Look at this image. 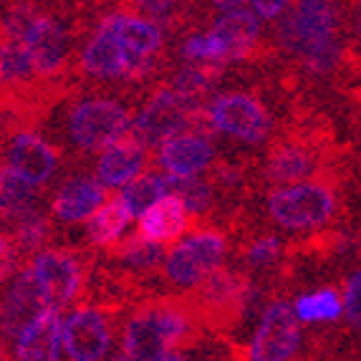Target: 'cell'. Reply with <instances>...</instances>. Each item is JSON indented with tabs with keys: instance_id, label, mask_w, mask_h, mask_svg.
Masks as SVG:
<instances>
[{
	"instance_id": "6da1fadb",
	"label": "cell",
	"mask_w": 361,
	"mask_h": 361,
	"mask_svg": "<svg viewBox=\"0 0 361 361\" xmlns=\"http://www.w3.org/2000/svg\"><path fill=\"white\" fill-rule=\"evenodd\" d=\"M197 311L192 303L157 301L139 306L121 331V359L177 361L187 341L197 331Z\"/></svg>"
},
{
	"instance_id": "7a4b0ae2",
	"label": "cell",
	"mask_w": 361,
	"mask_h": 361,
	"mask_svg": "<svg viewBox=\"0 0 361 361\" xmlns=\"http://www.w3.org/2000/svg\"><path fill=\"white\" fill-rule=\"evenodd\" d=\"M338 6L334 0H295L281 16L276 41L313 76L334 71L341 61Z\"/></svg>"
},
{
	"instance_id": "3957f363",
	"label": "cell",
	"mask_w": 361,
	"mask_h": 361,
	"mask_svg": "<svg viewBox=\"0 0 361 361\" xmlns=\"http://www.w3.org/2000/svg\"><path fill=\"white\" fill-rule=\"evenodd\" d=\"M260 20L255 11H225L207 33H195L182 46L185 61L200 63H233L247 59L258 46Z\"/></svg>"
},
{
	"instance_id": "277c9868",
	"label": "cell",
	"mask_w": 361,
	"mask_h": 361,
	"mask_svg": "<svg viewBox=\"0 0 361 361\" xmlns=\"http://www.w3.org/2000/svg\"><path fill=\"white\" fill-rule=\"evenodd\" d=\"M268 212L286 230H319L336 215V195L321 180H301L273 190Z\"/></svg>"
},
{
	"instance_id": "5b68a950",
	"label": "cell",
	"mask_w": 361,
	"mask_h": 361,
	"mask_svg": "<svg viewBox=\"0 0 361 361\" xmlns=\"http://www.w3.org/2000/svg\"><path fill=\"white\" fill-rule=\"evenodd\" d=\"M200 124H207L200 102L182 97L177 89H159L132 121V137L147 147H159L187 129H197Z\"/></svg>"
},
{
	"instance_id": "8992f818",
	"label": "cell",
	"mask_w": 361,
	"mask_h": 361,
	"mask_svg": "<svg viewBox=\"0 0 361 361\" xmlns=\"http://www.w3.org/2000/svg\"><path fill=\"white\" fill-rule=\"evenodd\" d=\"M68 134L81 149L102 152L132 134V116L116 99H81L68 114Z\"/></svg>"
},
{
	"instance_id": "52a82bcc",
	"label": "cell",
	"mask_w": 361,
	"mask_h": 361,
	"mask_svg": "<svg viewBox=\"0 0 361 361\" xmlns=\"http://www.w3.org/2000/svg\"><path fill=\"white\" fill-rule=\"evenodd\" d=\"M228 253V243L217 230H197L180 240L164 260V273L177 288H195L217 271Z\"/></svg>"
},
{
	"instance_id": "ba28073f",
	"label": "cell",
	"mask_w": 361,
	"mask_h": 361,
	"mask_svg": "<svg viewBox=\"0 0 361 361\" xmlns=\"http://www.w3.org/2000/svg\"><path fill=\"white\" fill-rule=\"evenodd\" d=\"M205 116L212 132L228 134L245 145H263L271 134V116L250 94H220L205 109Z\"/></svg>"
},
{
	"instance_id": "9c48e42d",
	"label": "cell",
	"mask_w": 361,
	"mask_h": 361,
	"mask_svg": "<svg viewBox=\"0 0 361 361\" xmlns=\"http://www.w3.org/2000/svg\"><path fill=\"white\" fill-rule=\"evenodd\" d=\"M255 298H258V290L247 283L245 278L235 276L220 265L200 283L195 311L197 316H205L210 324L220 326L240 319V313L250 311Z\"/></svg>"
},
{
	"instance_id": "30bf717a",
	"label": "cell",
	"mask_w": 361,
	"mask_h": 361,
	"mask_svg": "<svg viewBox=\"0 0 361 361\" xmlns=\"http://www.w3.org/2000/svg\"><path fill=\"white\" fill-rule=\"evenodd\" d=\"M30 271L51 308H66L84 290L86 268L71 250H61V247L38 250L30 260Z\"/></svg>"
},
{
	"instance_id": "8fae6325",
	"label": "cell",
	"mask_w": 361,
	"mask_h": 361,
	"mask_svg": "<svg viewBox=\"0 0 361 361\" xmlns=\"http://www.w3.org/2000/svg\"><path fill=\"white\" fill-rule=\"evenodd\" d=\"M298 346H301V319L295 316L293 303H268L253 341L247 346V359L286 361L298 354Z\"/></svg>"
},
{
	"instance_id": "7c38bea8",
	"label": "cell",
	"mask_w": 361,
	"mask_h": 361,
	"mask_svg": "<svg viewBox=\"0 0 361 361\" xmlns=\"http://www.w3.org/2000/svg\"><path fill=\"white\" fill-rule=\"evenodd\" d=\"M109 20L129 56L127 81L145 78L154 68V54L162 49V30L157 28V20L129 11L109 13Z\"/></svg>"
},
{
	"instance_id": "4fadbf2b",
	"label": "cell",
	"mask_w": 361,
	"mask_h": 361,
	"mask_svg": "<svg viewBox=\"0 0 361 361\" xmlns=\"http://www.w3.org/2000/svg\"><path fill=\"white\" fill-rule=\"evenodd\" d=\"M111 349V324L102 308L81 306L63 319V351L73 361H99Z\"/></svg>"
},
{
	"instance_id": "5bb4252c",
	"label": "cell",
	"mask_w": 361,
	"mask_h": 361,
	"mask_svg": "<svg viewBox=\"0 0 361 361\" xmlns=\"http://www.w3.org/2000/svg\"><path fill=\"white\" fill-rule=\"evenodd\" d=\"M20 43L28 51L33 68H36L38 78H56L63 68H66V56H68V36L63 23L51 16L38 13L36 20L25 30V36Z\"/></svg>"
},
{
	"instance_id": "9a60e30c",
	"label": "cell",
	"mask_w": 361,
	"mask_h": 361,
	"mask_svg": "<svg viewBox=\"0 0 361 361\" xmlns=\"http://www.w3.org/2000/svg\"><path fill=\"white\" fill-rule=\"evenodd\" d=\"M46 308H49V303H46V295H43L36 276H33L30 268H25V271H20L18 276L13 278L11 288L3 293V301H0V334L6 338H16Z\"/></svg>"
},
{
	"instance_id": "2e32d148",
	"label": "cell",
	"mask_w": 361,
	"mask_h": 361,
	"mask_svg": "<svg viewBox=\"0 0 361 361\" xmlns=\"http://www.w3.org/2000/svg\"><path fill=\"white\" fill-rule=\"evenodd\" d=\"M6 164L30 185H46L59 167V152L36 132H18L8 145Z\"/></svg>"
},
{
	"instance_id": "e0dca14e",
	"label": "cell",
	"mask_w": 361,
	"mask_h": 361,
	"mask_svg": "<svg viewBox=\"0 0 361 361\" xmlns=\"http://www.w3.org/2000/svg\"><path fill=\"white\" fill-rule=\"evenodd\" d=\"M63 351L61 308H46L13 338V356L20 361H54Z\"/></svg>"
},
{
	"instance_id": "ac0fdd59",
	"label": "cell",
	"mask_w": 361,
	"mask_h": 361,
	"mask_svg": "<svg viewBox=\"0 0 361 361\" xmlns=\"http://www.w3.org/2000/svg\"><path fill=\"white\" fill-rule=\"evenodd\" d=\"M81 68L94 78H127L129 76V56L116 36L111 20L102 18L94 36L86 41L81 51Z\"/></svg>"
},
{
	"instance_id": "d6986e66",
	"label": "cell",
	"mask_w": 361,
	"mask_h": 361,
	"mask_svg": "<svg viewBox=\"0 0 361 361\" xmlns=\"http://www.w3.org/2000/svg\"><path fill=\"white\" fill-rule=\"evenodd\" d=\"M147 167V145H142L137 137L127 134L119 142L102 149L97 162V177L106 187H124L145 172Z\"/></svg>"
},
{
	"instance_id": "ffe728a7",
	"label": "cell",
	"mask_w": 361,
	"mask_h": 361,
	"mask_svg": "<svg viewBox=\"0 0 361 361\" xmlns=\"http://www.w3.org/2000/svg\"><path fill=\"white\" fill-rule=\"evenodd\" d=\"M104 182L94 180V177H73V180L63 182L56 192L51 210L59 217L61 223H84L89 220L106 200V190Z\"/></svg>"
},
{
	"instance_id": "44dd1931",
	"label": "cell",
	"mask_w": 361,
	"mask_h": 361,
	"mask_svg": "<svg viewBox=\"0 0 361 361\" xmlns=\"http://www.w3.org/2000/svg\"><path fill=\"white\" fill-rule=\"evenodd\" d=\"M159 164L167 169V175H200L215 159L210 139L195 132H182L159 145Z\"/></svg>"
},
{
	"instance_id": "7402d4cb",
	"label": "cell",
	"mask_w": 361,
	"mask_h": 361,
	"mask_svg": "<svg viewBox=\"0 0 361 361\" xmlns=\"http://www.w3.org/2000/svg\"><path fill=\"white\" fill-rule=\"evenodd\" d=\"M139 220V233L152 238L157 243H175L187 233L190 225V212L182 205V200L175 197L172 192H167L164 197H159L152 207H147Z\"/></svg>"
},
{
	"instance_id": "603a6c76",
	"label": "cell",
	"mask_w": 361,
	"mask_h": 361,
	"mask_svg": "<svg viewBox=\"0 0 361 361\" xmlns=\"http://www.w3.org/2000/svg\"><path fill=\"white\" fill-rule=\"evenodd\" d=\"M319 159L303 142H283L271 152L265 162V177L273 185H293V182L308 180L316 175Z\"/></svg>"
},
{
	"instance_id": "cb8c5ba5",
	"label": "cell",
	"mask_w": 361,
	"mask_h": 361,
	"mask_svg": "<svg viewBox=\"0 0 361 361\" xmlns=\"http://www.w3.org/2000/svg\"><path fill=\"white\" fill-rule=\"evenodd\" d=\"M129 220H132V212L121 195L104 200V205L89 217V225H86L89 240L97 247H114L127 233Z\"/></svg>"
},
{
	"instance_id": "d4e9b609",
	"label": "cell",
	"mask_w": 361,
	"mask_h": 361,
	"mask_svg": "<svg viewBox=\"0 0 361 361\" xmlns=\"http://www.w3.org/2000/svg\"><path fill=\"white\" fill-rule=\"evenodd\" d=\"M33 78H38V73L23 43L16 38H3L0 41V89L18 91L28 86Z\"/></svg>"
},
{
	"instance_id": "484cf974",
	"label": "cell",
	"mask_w": 361,
	"mask_h": 361,
	"mask_svg": "<svg viewBox=\"0 0 361 361\" xmlns=\"http://www.w3.org/2000/svg\"><path fill=\"white\" fill-rule=\"evenodd\" d=\"M33 210H36V185L20 180L6 164V169L0 172V217L16 223Z\"/></svg>"
},
{
	"instance_id": "4316f807",
	"label": "cell",
	"mask_w": 361,
	"mask_h": 361,
	"mask_svg": "<svg viewBox=\"0 0 361 361\" xmlns=\"http://www.w3.org/2000/svg\"><path fill=\"white\" fill-rule=\"evenodd\" d=\"M293 311L301 324H334L341 319L343 298L336 288H319L298 295L293 301Z\"/></svg>"
},
{
	"instance_id": "83f0119b",
	"label": "cell",
	"mask_w": 361,
	"mask_h": 361,
	"mask_svg": "<svg viewBox=\"0 0 361 361\" xmlns=\"http://www.w3.org/2000/svg\"><path fill=\"white\" fill-rule=\"evenodd\" d=\"M114 247H116V260H119L124 268L137 271V273L154 271L157 265L164 260L162 243L152 240V238H147V235H142V233L129 235L127 240L116 243Z\"/></svg>"
},
{
	"instance_id": "f1b7e54d",
	"label": "cell",
	"mask_w": 361,
	"mask_h": 361,
	"mask_svg": "<svg viewBox=\"0 0 361 361\" xmlns=\"http://www.w3.org/2000/svg\"><path fill=\"white\" fill-rule=\"evenodd\" d=\"M223 76V63H200V61H187V66L175 73L172 89H177L182 97L200 102L210 94Z\"/></svg>"
},
{
	"instance_id": "f546056e",
	"label": "cell",
	"mask_w": 361,
	"mask_h": 361,
	"mask_svg": "<svg viewBox=\"0 0 361 361\" xmlns=\"http://www.w3.org/2000/svg\"><path fill=\"white\" fill-rule=\"evenodd\" d=\"M169 192L167 175H139L129 185L121 187V197L127 202L132 217H139L147 207H152L159 197Z\"/></svg>"
},
{
	"instance_id": "4dcf8cb0",
	"label": "cell",
	"mask_w": 361,
	"mask_h": 361,
	"mask_svg": "<svg viewBox=\"0 0 361 361\" xmlns=\"http://www.w3.org/2000/svg\"><path fill=\"white\" fill-rule=\"evenodd\" d=\"M169 192L182 200L190 215H205L212 205V187L200 175H167Z\"/></svg>"
},
{
	"instance_id": "1f68e13d",
	"label": "cell",
	"mask_w": 361,
	"mask_h": 361,
	"mask_svg": "<svg viewBox=\"0 0 361 361\" xmlns=\"http://www.w3.org/2000/svg\"><path fill=\"white\" fill-rule=\"evenodd\" d=\"M46 238H49V220L38 210L28 212L13 223V240L23 253H38V247H43Z\"/></svg>"
},
{
	"instance_id": "d6a6232c",
	"label": "cell",
	"mask_w": 361,
	"mask_h": 361,
	"mask_svg": "<svg viewBox=\"0 0 361 361\" xmlns=\"http://www.w3.org/2000/svg\"><path fill=\"white\" fill-rule=\"evenodd\" d=\"M36 16H38V11L33 8V3H25V0L16 3V6L8 11L6 20H3V33H6V38L20 41V38L25 36V30L30 28V23L36 20Z\"/></svg>"
},
{
	"instance_id": "836d02e7",
	"label": "cell",
	"mask_w": 361,
	"mask_h": 361,
	"mask_svg": "<svg viewBox=\"0 0 361 361\" xmlns=\"http://www.w3.org/2000/svg\"><path fill=\"white\" fill-rule=\"evenodd\" d=\"M281 250H283V243L273 238V235H263V238H258V240L247 245L245 260L253 268H265V265H273L281 258Z\"/></svg>"
},
{
	"instance_id": "e575fe53",
	"label": "cell",
	"mask_w": 361,
	"mask_h": 361,
	"mask_svg": "<svg viewBox=\"0 0 361 361\" xmlns=\"http://www.w3.org/2000/svg\"><path fill=\"white\" fill-rule=\"evenodd\" d=\"M343 316L356 331H361V271H356L343 288Z\"/></svg>"
},
{
	"instance_id": "d590c367",
	"label": "cell",
	"mask_w": 361,
	"mask_h": 361,
	"mask_svg": "<svg viewBox=\"0 0 361 361\" xmlns=\"http://www.w3.org/2000/svg\"><path fill=\"white\" fill-rule=\"evenodd\" d=\"M16 268H18V245L11 235L0 230V283H6Z\"/></svg>"
},
{
	"instance_id": "8d00e7d4",
	"label": "cell",
	"mask_w": 361,
	"mask_h": 361,
	"mask_svg": "<svg viewBox=\"0 0 361 361\" xmlns=\"http://www.w3.org/2000/svg\"><path fill=\"white\" fill-rule=\"evenodd\" d=\"M177 6H180V0H134V8H137L142 16L152 20H169L175 16Z\"/></svg>"
},
{
	"instance_id": "74e56055",
	"label": "cell",
	"mask_w": 361,
	"mask_h": 361,
	"mask_svg": "<svg viewBox=\"0 0 361 361\" xmlns=\"http://www.w3.org/2000/svg\"><path fill=\"white\" fill-rule=\"evenodd\" d=\"M293 3L295 0H250L255 16H260V18H265V20H273V18H278V16H283Z\"/></svg>"
},
{
	"instance_id": "f35d334b",
	"label": "cell",
	"mask_w": 361,
	"mask_h": 361,
	"mask_svg": "<svg viewBox=\"0 0 361 361\" xmlns=\"http://www.w3.org/2000/svg\"><path fill=\"white\" fill-rule=\"evenodd\" d=\"M245 0H212V6L217 8V11H238V8L243 6Z\"/></svg>"
},
{
	"instance_id": "ab89813d",
	"label": "cell",
	"mask_w": 361,
	"mask_h": 361,
	"mask_svg": "<svg viewBox=\"0 0 361 361\" xmlns=\"http://www.w3.org/2000/svg\"><path fill=\"white\" fill-rule=\"evenodd\" d=\"M8 356V351H6V336L0 334V359H6Z\"/></svg>"
},
{
	"instance_id": "60d3db41",
	"label": "cell",
	"mask_w": 361,
	"mask_h": 361,
	"mask_svg": "<svg viewBox=\"0 0 361 361\" xmlns=\"http://www.w3.org/2000/svg\"><path fill=\"white\" fill-rule=\"evenodd\" d=\"M359 30H361V16H359Z\"/></svg>"
}]
</instances>
